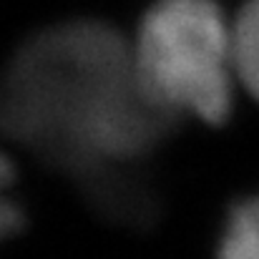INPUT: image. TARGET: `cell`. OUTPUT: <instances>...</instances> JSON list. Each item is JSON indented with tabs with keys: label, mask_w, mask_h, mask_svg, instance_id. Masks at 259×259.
<instances>
[{
	"label": "cell",
	"mask_w": 259,
	"mask_h": 259,
	"mask_svg": "<svg viewBox=\"0 0 259 259\" xmlns=\"http://www.w3.org/2000/svg\"><path fill=\"white\" fill-rule=\"evenodd\" d=\"M217 259H259V196L232 209Z\"/></svg>",
	"instance_id": "cell-4"
},
{
	"label": "cell",
	"mask_w": 259,
	"mask_h": 259,
	"mask_svg": "<svg viewBox=\"0 0 259 259\" xmlns=\"http://www.w3.org/2000/svg\"><path fill=\"white\" fill-rule=\"evenodd\" d=\"M237 83L259 101V0H247L232 20Z\"/></svg>",
	"instance_id": "cell-3"
},
{
	"label": "cell",
	"mask_w": 259,
	"mask_h": 259,
	"mask_svg": "<svg viewBox=\"0 0 259 259\" xmlns=\"http://www.w3.org/2000/svg\"><path fill=\"white\" fill-rule=\"evenodd\" d=\"M13 179H15V174L10 166V159L0 151V239L18 232L23 224V214H20L15 199L10 196Z\"/></svg>",
	"instance_id": "cell-5"
},
{
	"label": "cell",
	"mask_w": 259,
	"mask_h": 259,
	"mask_svg": "<svg viewBox=\"0 0 259 259\" xmlns=\"http://www.w3.org/2000/svg\"><path fill=\"white\" fill-rule=\"evenodd\" d=\"M171 121L141 86L131 40L101 20L35 33L0 71V136L68 174L111 214H144L139 164Z\"/></svg>",
	"instance_id": "cell-1"
},
{
	"label": "cell",
	"mask_w": 259,
	"mask_h": 259,
	"mask_svg": "<svg viewBox=\"0 0 259 259\" xmlns=\"http://www.w3.org/2000/svg\"><path fill=\"white\" fill-rule=\"evenodd\" d=\"M131 53L144 91L174 121H227L237 83L234 38L214 0H156L136 28Z\"/></svg>",
	"instance_id": "cell-2"
}]
</instances>
